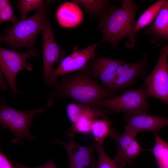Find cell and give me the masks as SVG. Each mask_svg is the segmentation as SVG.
Returning a JSON list of instances; mask_svg holds the SVG:
<instances>
[{
  "instance_id": "4fadbf2b",
  "label": "cell",
  "mask_w": 168,
  "mask_h": 168,
  "mask_svg": "<svg viewBox=\"0 0 168 168\" xmlns=\"http://www.w3.org/2000/svg\"><path fill=\"white\" fill-rule=\"evenodd\" d=\"M110 136L114 139L117 146V153L114 159L122 168L128 163H132L142 151L145 150L140 146L135 137L125 131L120 134L113 128Z\"/></svg>"
},
{
  "instance_id": "30bf717a",
  "label": "cell",
  "mask_w": 168,
  "mask_h": 168,
  "mask_svg": "<svg viewBox=\"0 0 168 168\" xmlns=\"http://www.w3.org/2000/svg\"><path fill=\"white\" fill-rule=\"evenodd\" d=\"M52 141L62 145L65 148L69 158L68 168H90L97 164L93 156V152L96 147L95 142L91 145L86 147L77 143L74 138H70L67 142L58 139Z\"/></svg>"
},
{
  "instance_id": "d4e9b609",
  "label": "cell",
  "mask_w": 168,
  "mask_h": 168,
  "mask_svg": "<svg viewBox=\"0 0 168 168\" xmlns=\"http://www.w3.org/2000/svg\"><path fill=\"white\" fill-rule=\"evenodd\" d=\"M74 3L78 4L91 13L100 11L106 5L107 1L105 0H76L72 1Z\"/></svg>"
},
{
  "instance_id": "6da1fadb",
  "label": "cell",
  "mask_w": 168,
  "mask_h": 168,
  "mask_svg": "<svg viewBox=\"0 0 168 168\" xmlns=\"http://www.w3.org/2000/svg\"><path fill=\"white\" fill-rule=\"evenodd\" d=\"M59 77L46 100L50 107L55 100L67 97L77 103L98 108L100 101L109 99L113 94L112 91L91 79L86 67L77 72Z\"/></svg>"
},
{
  "instance_id": "484cf974",
  "label": "cell",
  "mask_w": 168,
  "mask_h": 168,
  "mask_svg": "<svg viewBox=\"0 0 168 168\" xmlns=\"http://www.w3.org/2000/svg\"><path fill=\"white\" fill-rule=\"evenodd\" d=\"M11 161L16 168H58L52 158L49 159L46 162L42 165L34 167H27L18 162L11 160Z\"/></svg>"
},
{
  "instance_id": "7402d4cb",
  "label": "cell",
  "mask_w": 168,
  "mask_h": 168,
  "mask_svg": "<svg viewBox=\"0 0 168 168\" xmlns=\"http://www.w3.org/2000/svg\"><path fill=\"white\" fill-rule=\"evenodd\" d=\"M96 144V149L98 155L96 168H122L114 159H111L106 154L102 144Z\"/></svg>"
},
{
  "instance_id": "8fae6325",
  "label": "cell",
  "mask_w": 168,
  "mask_h": 168,
  "mask_svg": "<svg viewBox=\"0 0 168 168\" xmlns=\"http://www.w3.org/2000/svg\"><path fill=\"white\" fill-rule=\"evenodd\" d=\"M147 57L144 54L141 60L133 63H126L120 59L110 90L112 91L129 86L137 77L144 76L147 67Z\"/></svg>"
},
{
  "instance_id": "e0dca14e",
  "label": "cell",
  "mask_w": 168,
  "mask_h": 168,
  "mask_svg": "<svg viewBox=\"0 0 168 168\" xmlns=\"http://www.w3.org/2000/svg\"><path fill=\"white\" fill-rule=\"evenodd\" d=\"M165 0L157 1L149 7L141 15L135 23L128 38L125 43L128 49L134 48L136 41V35L141 29L148 26L154 20L157 14Z\"/></svg>"
},
{
  "instance_id": "ac0fdd59",
  "label": "cell",
  "mask_w": 168,
  "mask_h": 168,
  "mask_svg": "<svg viewBox=\"0 0 168 168\" xmlns=\"http://www.w3.org/2000/svg\"><path fill=\"white\" fill-rule=\"evenodd\" d=\"M56 17L61 26L71 28L81 23L83 15L81 10L77 4L67 2L59 7L56 12Z\"/></svg>"
},
{
  "instance_id": "52a82bcc",
  "label": "cell",
  "mask_w": 168,
  "mask_h": 168,
  "mask_svg": "<svg viewBox=\"0 0 168 168\" xmlns=\"http://www.w3.org/2000/svg\"><path fill=\"white\" fill-rule=\"evenodd\" d=\"M168 45L162 49L158 61L144 80L148 96L159 99L168 105Z\"/></svg>"
},
{
  "instance_id": "3957f363",
  "label": "cell",
  "mask_w": 168,
  "mask_h": 168,
  "mask_svg": "<svg viewBox=\"0 0 168 168\" xmlns=\"http://www.w3.org/2000/svg\"><path fill=\"white\" fill-rule=\"evenodd\" d=\"M48 11L44 2L34 15L7 29L6 33L0 36V42L10 44L14 51L23 47L34 49L35 40L48 18Z\"/></svg>"
},
{
  "instance_id": "7c38bea8",
  "label": "cell",
  "mask_w": 168,
  "mask_h": 168,
  "mask_svg": "<svg viewBox=\"0 0 168 168\" xmlns=\"http://www.w3.org/2000/svg\"><path fill=\"white\" fill-rule=\"evenodd\" d=\"M123 117L127 122L124 131L134 137L138 133L145 131H150L156 133L163 127L168 125V117L153 115L147 112L125 114Z\"/></svg>"
},
{
  "instance_id": "2e32d148",
  "label": "cell",
  "mask_w": 168,
  "mask_h": 168,
  "mask_svg": "<svg viewBox=\"0 0 168 168\" xmlns=\"http://www.w3.org/2000/svg\"><path fill=\"white\" fill-rule=\"evenodd\" d=\"M109 110L94 107L92 110L82 116L74 125L66 131V134L71 138H74L77 133L87 134L91 133L93 121L98 118H107Z\"/></svg>"
},
{
  "instance_id": "ffe728a7",
  "label": "cell",
  "mask_w": 168,
  "mask_h": 168,
  "mask_svg": "<svg viewBox=\"0 0 168 168\" xmlns=\"http://www.w3.org/2000/svg\"><path fill=\"white\" fill-rule=\"evenodd\" d=\"M155 145L152 152L157 161L159 168H168V143L155 134Z\"/></svg>"
},
{
  "instance_id": "d6986e66",
  "label": "cell",
  "mask_w": 168,
  "mask_h": 168,
  "mask_svg": "<svg viewBox=\"0 0 168 168\" xmlns=\"http://www.w3.org/2000/svg\"><path fill=\"white\" fill-rule=\"evenodd\" d=\"M111 122L108 118L94 119L91 127L92 133L96 144H102L105 138L110 136L113 129Z\"/></svg>"
},
{
  "instance_id": "cb8c5ba5",
  "label": "cell",
  "mask_w": 168,
  "mask_h": 168,
  "mask_svg": "<svg viewBox=\"0 0 168 168\" xmlns=\"http://www.w3.org/2000/svg\"><path fill=\"white\" fill-rule=\"evenodd\" d=\"M44 2L42 0H20L17 2V7L20 10L22 20L26 18L27 13L35 10L39 9Z\"/></svg>"
},
{
  "instance_id": "ba28073f",
  "label": "cell",
  "mask_w": 168,
  "mask_h": 168,
  "mask_svg": "<svg viewBox=\"0 0 168 168\" xmlns=\"http://www.w3.org/2000/svg\"><path fill=\"white\" fill-rule=\"evenodd\" d=\"M96 47L97 44H94L82 50L77 47L74 48V51L62 59L58 67L53 69L45 82L46 85L52 87L59 76L86 68L89 60L95 57Z\"/></svg>"
},
{
  "instance_id": "9c48e42d",
  "label": "cell",
  "mask_w": 168,
  "mask_h": 168,
  "mask_svg": "<svg viewBox=\"0 0 168 168\" xmlns=\"http://www.w3.org/2000/svg\"><path fill=\"white\" fill-rule=\"evenodd\" d=\"M41 32L43 38V79L45 82L54 69L53 67L54 63L60 62L65 52L60 49L56 42L48 18L43 25Z\"/></svg>"
},
{
  "instance_id": "277c9868",
  "label": "cell",
  "mask_w": 168,
  "mask_h": 168,
  "mask_svg": "<svg viewBox=\"0 0 168 168\" xmlns=\"http://www.w3.org/2000/svg\"><path fill=\"white\" fill-rule=\"evenodd\" d=\"M45 108L30 111L20 110L7 105L2 96L0 107V123L2 128L10 131L15 135L11 142L14 145L22 144L24 138L30 142L35 138L30 132V125L34 116L44 112Z\"/></svg>"
},
{
  "instance_id": "5b68a950",
  "label": "cell",
  "mask_w": 168,
  "mask_h": 168,
  "mask_svg": "<svg viewBox=\"0 0 168 168\" xmlns=\"http://www.w3.org/2000/svg\"><path fill=\"white\" fill-rule=\"evenodd\" d=\"M148 97L144 85L138 90L128 89L119 95L101 100L98 106L106 107L115 113L124 112L128 115L147 112L150 106Z\"/></svg>"
},
{
  "instance_id": "9a60e30c",
  "label": "cell",
  "mask_w": 168,
  "mask_h": 168,
  "mask_svg": "<svg viewBox=\"0 0 168 168\" xmlns=\"http://www.w3.org/2000/svg\"><path fill=\"white\" fill-rule=\"evenodd\" d=\"M145 32L151 37V41L158 45L168 41V0H165L156 17Z\"/></svg>"
},
{
  "instance_id": "4316f807",
  "label": "cell",
  "mask_w": 168,
  "mask_h": 168,
  "mask_svg": "<svg viewBox=\"0 0 168 168\" xmlns=\"http://www.w3.org/2000/svg\"><path fill=\"white\" fill-rule=\"evenodd\" d=\"M0 168H16L11 160L8 159L1 150L0 152Z\"/></svg>"
},
{
  "instance_id": "603a6c76",
  "label": "cell",
  "mask_w": 168,
  "mask_h": 168,
  "mask_svg": "<svg viewBox=\"0 0 168 168\" xmlns=\"http://www.w3.org/2000/svg\"><path fill=\"white\" fill-rule=\"evenodd\" d=\"M5 21H10L14 25L20 21L15 16L9 1L0 0V23Z\"/></svg>"
},
{
  "instance_id": "7a4b0ae2",
  "label": "cell",
  "mask_w": 168,
  "mask_h": 168,
  "mask_svg": "<svg viewBox=\"0 0 168 168\" xmlns=\"http://www.w3.org/2000/svg\"><path fill=\"white\" fill-rule=\"evenodd\" d=\"M138 8V5L133 1L123 0L121 8L108 11L100 26L103 34L100 43L108 41L115 47L121 40L128 37L135 24L134 17Z\"/></svg>"
},
{
  "instance_id": "44dd1931",
  "label": "cell",
  "mask_w": 168,
  "mask_h": 168,
  "mask_svg": "<svg viewBox=\"0 0 168 168\" xmlns=\"http://www.w3.org/2000/svg\"><path fill=\"white\" fill-rule=\"evenodd\" d=\"M93 108L87 105L74 103L69 104L67 107L66 112L71 122V126L74 125L82 116L91 111Z\"/></svg>"
},
{
  "instance_id": "83f0119b",
  "label": "cell",
  "mask_w": 168,
  "mask_h": 168,
  "mask_svg": "<svg viewBox=\"0 0 168 168\" xmlns=\"http://www.w3.org/2000/svg\"><path fill=\"white\" fill-rule=\"evenodd\" d=\"M3 76L2 73L0 72V87L1 89L4 90L7 89L8 86L4 80Z\"/></svg>"
},
{
  "instance_id": "8992f818",
  "label": "cell",
  "mask_w": 168,
  "mask_h": 168,
  "mask_svg": "<svg viewBox=\"0 0 168 168\" xmlns=\"http://www.w3.org/2000/svg\"><path fill=\"white\" fill-rule=\"evenodd\" d=\"M38 56V53L34 49H29L26 52L20 53L0 47V72L9 83L12 94L16 95L20 92L15 83L17 73L23 70L26 69L29 72L33 70L31 64L26 62L27 59Z\"/></svg>"
},
{
  "instance_id": "5bb4252c",
  "label": "cell",
  "mask_w": 168,
  "mask_h": 168,
  "mask_svg": "<svg viewBox=\"0 0 168 168\" xmlns=\"http://www.w3.org/2000/svg\"><path fill=\"white\" fill-rule=\"evenodd\" d=\"M120 59L113 60L109 57H98L89 71L91 77L98 78L104 87L109 90L115 77Z\"/></svg>"
}]
</instances>
